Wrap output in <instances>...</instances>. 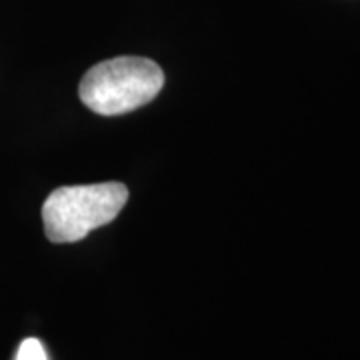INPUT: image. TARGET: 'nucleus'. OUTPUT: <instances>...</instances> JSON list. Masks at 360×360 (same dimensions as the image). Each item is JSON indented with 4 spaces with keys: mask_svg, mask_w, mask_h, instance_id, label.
I'll return each instance as SVG.
<instances>
[{
    "mask_svg": "<svg viewBox=\"0 0 360 360\" xmlns=\"http://www.w3.org/2000/svg\"><path fill=\"white\" fill-rule=\"evenodd\" d=\"M165 86V72L150 58L116 56L90 68L80 80V101L101 116L132 112L150 101Z\"/></svg>",
    "mask_w": 360,
    "mask_h": 360,
    "instance_id": "obj_1",
    "label": "nucleus"
},
{
    "mask_svg": "<svg viewBox=\"0 0 360 360\" xmlns=\"http://www.w3.org/2000/svg\"><path fill=\"white\" fill-rule=\"evenodd\" d=\"M129 200L122 182L63 186L42 205V222L52 243H77L89 232L112 222Z\"/></svg>",
    "mask_w": 360,
    "mask_h": 360,
    "instance_id": "obj_2",
    "label": "nucleus"
},
{
    "mask_svg": "<svg viewBox=\"0 0 360 360\" xmlns=\"http://www.w3.org/2000/svg\"><path fill=\"white\" fill-rule=\"evenodd\" d=\"M16 360H49V356L39 338H26L18 347Z\"/></svg>",
    "mask_w": 360,
    "mask_h": 360,
    "instance_id": "obj_3",
    "label": "nucleus"
}]
</instances>
